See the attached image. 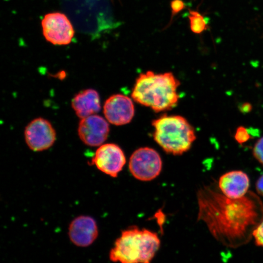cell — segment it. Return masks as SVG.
I'll use <instances>...</instances> for the list:
<instances>
[{
    "instance_id": "cell-16",
    "label": "cell",
    "mask_w": 263,
    "mask_h": 263,
    "mask_svg": "<svg viewBox=\"0 0 263 263\" xmlns=\"http://www.w3.org/2000/svg\"><path fill=\"white\" fill-rule=\"evenodd\" d=\"M253 155L258 162L263 165V137L255 144L253 149Z\"/></svg>"
},
{
    "instance_id": "cell-7",
    "label": "cell",
    "mask_w": 263,
    "mask_h": 263,
    "mask_svg": "<svg viewBox=\"0 0 263 263\" xmlns=\"http://www.w3.org/2000/svg\"><path fill=\"white\" fill-rule=\"evenodd\" d=\"M126 163L123 151L117 144H104L99 147L91 164L107 175L117 177Z\"/></svg>"
},
{
    "instance_id": "cell-14",
    "label": "cell",
    "mask_w": 263,
    "mask_h": 263,
    "mask_svg": "<svg viewBox=\"0 0 263 263\" xmlns=\"http://www.w3.org/2000/svg\"><path fill=\"white\" fill-rule=\"evenodd\" d=\"M189 18L191 30L196 34H201L207 28V24L204 16L196 11H190Z\"/></svg>"
},
{
    "instance_id": "cell-17",
    "label": "cell",
    "mask_w": 263,
    "mask_h": 263,
    "mask_svg": "<svg viewBox=\"0 0 263 263\" xmlns=\"http://www.w3.org/2000/svg\"><path fill=\"white\" fill-rule=\"evenodd\" d=\"M255 244L263 248V219L253 233Z\"/></svg>"
},
{
    "instance_id": "cell-19",
    "label": "cell",
    "mask_w": 263,
    "mask_h": 263,
    "mask_svg": "<svg viewBox=\"0 0 263 263\" xmlns=\"http://www.w3.org/2000/svg\"><path fill=\"white\" fill-rule=\"evenodd\" d=\"M256 190L258 195L263 197V174L259 177L256 183Z\"/></svg>"
},
{
    "instance_id": "cell-1",
    "label": "cell",
    "mask_w": 263,
    "mask_h": 263,
    "mask_svg": "<svg viewBox=\"0 0 263 263\" xmlns=\"http://www.w3.org/2000/svg\"><path fill=\"white\" fill-rule=\"evenodd\" d=\"M198 219L222 244L237 248L248 242L263 219V204L254 193L229 198L209 187L197 193Z\"/></svg>"
},
{
    "instance_id": "cell-12",
    "label": "cell",
    "mask_w": 263,
    "mask_h": 263,
    "mask_svg": "<svg viewBox=\"0 0 263 263\" xmlns=\"http://www.w3.org/2000/svg\"><path fill=\"white\" fill-rule=\"evenodd\" d=\"M219 187L223 195L229 198H241L249 193L250 179L242 171H232L220 177Z\"/></svg>"
},
{
    "instance_id": "cell-8",
    "label": "cell",
    "mask_w": 263,
    "mask_h": 263,
    "mask_svg": "<svg viewBox=\"0 0 263 263\" xmlns=\"http://www.w3.org/2000/svg\"><path fill=\"white\" fill-rule=\"evenodd\" d=\"M25 139L29 149L39 152L47 150L53 145L57 140V133L49 121L43 118H37L26 127Z\"/></svg>"
},
{
    "instance_id": "cell-10",
    "label": "cell",
    "mask_w": 263,
    "mask_h": 263,
    "mask_svg": "<svg viewBox=\"0 0 263 263\" xmlns=\"http://www.w3.org/2000/svg\"><path fill=\"white\" fill-rule=\"evenodd\" d=\"M103 111L108 122L115 126H123L133 120L135 107L130 98L122 94H115L105 102Z\"/></svg>"
},
{
    "instance_id": "cell-15",
    "label": "cell",
    "mask_w": 263,
    "mask_h": 263,
    "mask_svg": "<svg viewBox=\"0 0 263 263\" xmlns=\"http://www.w3.org/2000/svg\"><path fill=\"white\" fill-rule=\"evenodd\" d=\"M251 136L249 129L246 127L240 126L236 129L235 139L239 144H244L251 139Z\"/></svg>"
},
{
    "instance_id": "cell-11",
    "label": "cell",
    "mask_w": 263,
    "mask_h": 263,
    "mask_svg": "<svg viewBox=\"0 0 263 263\" xmlns=\"http://www.w3.org/2000/svg\"><path fill=\"white\" fill-rule=\"evenodd\" d=\"M98 228L96 221L90 216L77 217L70 223L68 236L72 243L81 248L90 246L98 236Z\"/></svg>"
},
{
    "instance_id": "cell-6",
    "label": "cell",
    "mask_w": 263,
    "mask_h": 263,
    "mask_svg": "<svg viewBox=\"0 0 263 263\" xmlns=\"http://www.w3.org/2000/svg\"><path fill=\"white\" fill-rule=\"evenodd\" d=\"M42 27L46 40L52 45H67L74 36V29L70 20L61 12L45 15L42 21Z\"/></svg>"
},
{
    "instance_id": "cell-2",
    "label": "cell",
    "mask_w": 263,
    "mask_h": 263,
    "mask_svg": "<svg viewBox=\"0 0 263 263\" xmlns=\"http://www.w3.org/2000/svg\"><path fill=\"white\" fill-rule=\"evenodd\" d=\"M180 84L171 72L156 74L148 71L137 78L131 96L136 103L156 112L169 110L178 104Z\"/></svg>"
},
{
    "instance_id": "cell-5",
    "label": "cell",
    "mask_w": 263,
    "mask_h": 263,
    "mask_svg": "<svg viewBox=\"0 0 263 263\" xmlns=\"http://www.w3.org/2000/svg\"><path fill=\"white\" fill-rule=\"evenodd\" d=\"M162 160L155 149L140 147L130 157L129 169L135 178L148 182L157 178L162 170Z\"/></svg>"
},
{
    "instance_id": "cell-3",
    "label": "cell",
    "mask_w": 263,
    "mask_h": 263,
    "mask_svg": "<svg viewBox=\"0 0 263 263\" xmlns=\"http://www.w3.org/2000/svg\"><path fill=\"white\" fill-rule=\"evenodd\" d=\"M161 241L156 233L134 226L123 230L111 249V261L119 263H151Z\"/></svg>"
},
{
    "instance_id": "cell-20",
    "label": "cell",
    "mask_w": 263,
    "mask_h": 263,
    "mask_svg": "<svg viewBox=\"0 0 263 263\" xmlns=\"http://www.w3.org/2000/svg\"><path fill=\"white\" fill-rule=\"evenodd\" d=\"M240 110L243 113H248L251 111L252 106V105L250 103H245L242 104L241 106H240Z\"/></svg>"
},
{
    "instance_id": "cell-4",
    "label": "cell",
    "mask_w": 263,
    "mask_h": 263,
    "mask_svg": "<svg viewBox=\"0 0 263 263\" xmlns=\"http://www.w3.org/2000/svg\"><path fill=\"white\" fill-rule=\"evenodd\" d=\"M154 140L167 154L182 155L196 139L195 129L186 118L164 115L153 121Z\"/></svg>"
},
{
    "instance_id": "cell-9",
    "label": "cell",
    "mask_w": 263,
    "mask_h": 263,
    "mask_svg": "<svg viewBox=\"0 0 263 263\" xmlns=\"http://www.w3.org/2000/svg\"><path fill=\"white\" fill-rule=\"evenodd\" d=\"M109 124L106 119L97 114L82 118L78 126V135L86 145H103L109 134Z\"/></svg>"
},
{
    "instance_id": "cell-13",
    "label": "cell",
    "mask_w": 263,
    "mask_h": 263,
    "mask_svg": "<svg viewBox=\"0 0 263 263\" xmlns=\"http://www.w3.org/2000/svg\"><path fill=\"white\" fill-rule=\"evenodd\" d=\"M71 105L76 114L81 119L97 114L101 108L100 95L98 91L91 88L76 95Z\"/></svg>"
},
{
    "instance_id": "cell-18",
    "label": "cell",
    "mask_w": 263,
    "mask_h": 263,
    "mask_svg": "<svg viewBox=\"0 0 263 263\" xmlns=\"http://www.w3.org/2000/svg\"><path fill=\"white\" fill-rule=\"evenodd\" d=\"M171 8L173 15H175L185 8V3L182 0H173L171 3Z\"/></svg>"
}]
</instances>
